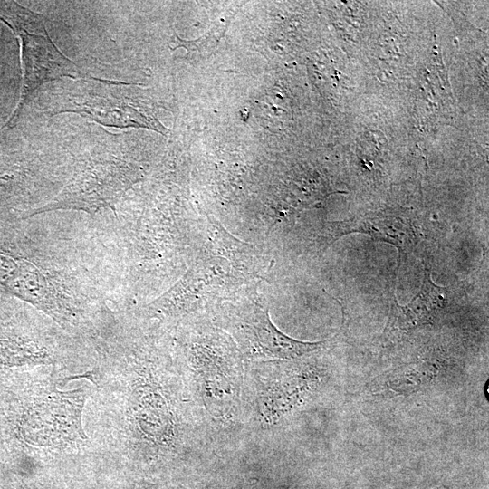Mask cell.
Masks as SVG:
<instances>
[{
  "label": "cell",
  "mask_w": 489,
  "mask_h": 489,
  "mask_svg": "<svg viewBox=\"0 0 489 489\" xmlns=\"http://www.w3.org/2000/svg\"><path fill=\"white\" fill-rule=\"evenodd\" d=\"M225 32V27L221 24L220 27H215L213 30L209 32V34H206L202 38H199L196 41H184L177 36L176 37V40H173L172 43L174 46L178 47L182 46L187 49L188 51L195 50H200L201 43H212L213 44H216V40L218 41V39L223 35Z\"/></svg>",
  "instance_id": "52a82bcc"
},
{
  "label": "cell",
  "mask_w": 489,
  "mask_h": 489,
  "mask_svg": "<svg viewBox=\"0 0 489 489\" xmlns=\"http://www.w3.org/2000/svg\"><path fill=\"white\" fill-rule=\"evenodd\" d=\"M0 489H36L33 485L24 483H12L7 485H0Z\"/></svg>",
  "instance_id": "ba28073f"
},
{
  "label": "cell",
  "mask_w": 489,
  "mask_h": 489,
  "mask_svg": "<svg viewBox=\"0 0 489 489\" xmlns=\"http://www.w3.org/2000/svg\"><path fill=\"white\" fill-rule=\"evenodd\" d=\"M8 19L22 43L24 89L19 107L47 82L63 76H84L79 66L53 43L41 14L16 5Z\"/></svg>",
  "instance_id": "3957f363"
},
{
  "label": "cell",
  "mask_w": 489,
  "mask_h": 489,
  "mask_svg": "<svg viewBox=\"0 0 489 489\" xmlns=\"http://www.w3.org/2000/svg\"><path fill=\"white\" fill-rule=\"evenodd\" d=\"M238 328L243 339L260 355L292 359L312 351L324 341L308 342L294 340L271 321L268 309L261 302L247 300L239 309Z\"/></svg>",
  "instance_id": "5b68a950"
},
{
  "label": "cell",
  "mask_w": 489,
  "mask_h": 489,
  "mask_svg": "<svg viewBox=\"0 0 489 489\" xmlns=\"http://www.w3.org/2000/svg\"><path fill=\"white\" fill-rule=\"evenodd\" d=\"M132 182V171L114 149H99L79 166L66 187L32 214L57 209L95 212L112 206Z\"/></svg>",
  "instance_id": "7a4b0ae2"
},
{
  "label": "cell",
  "mask_w": 489,
  "mask_h": 489,
  "mask_svg": "<svg viewBox=\"0 0 489 489\" xmlns=\"http://www.w3.org/2000/svg\"><path fill=\"white\" fill-rule=\"evenodd\" d=\"M129 85L93 77L66 81L55 90L47 111L52 115L74 112L108 127L147 128L164 133L152 102Z\"/></svg>",
  "instance_id": "6da1fadb"
},
{
  "label": "cell",
  "mask_w": 489,
  "mask_h": 489,
  "mask_svg": "<svg viewBox=\"0 0 489 489\" xmlns=\"http://www.w3.org/2000/svg\"><path fill=\"white\" fill-rule=\"evenodd\" d=\"M133 489H154V488H150V487H138V488H133Z\"/></svg>",
  "instance_id": "9c48e42d"
},
{
  "label": "cell",
  "mask_w": 489,
  "mask_h": 489,
  "mask_svg": "<svg viewBox=\"0 0 489 489\" xmlns=\"http://www.w3.org/2000/svg\"><path fill=\"white\" fill-rule=\"evenodd\" d=\"M35 350L29 344L19 341H0V362L20 365L36 359Z\"/></svg>",
  "instance_id": "8992f818"
},
{
  "label": "cell",
  "mask_w": 489,
  "mask_h": 489,
  "mask_svg": "<svg viewBox=\"0 0 489 489\" xmlns=\"http://www.w3.org/2000/svg\"><path fill=\"white\" fill-rule=\"evenodd\" d=\"M82 389L54 392L31 407L21 421L24 438L34 445L49 446L84 439Z\"/></svg>",
  "instance_id": "277c9868"
}]
</instances>
